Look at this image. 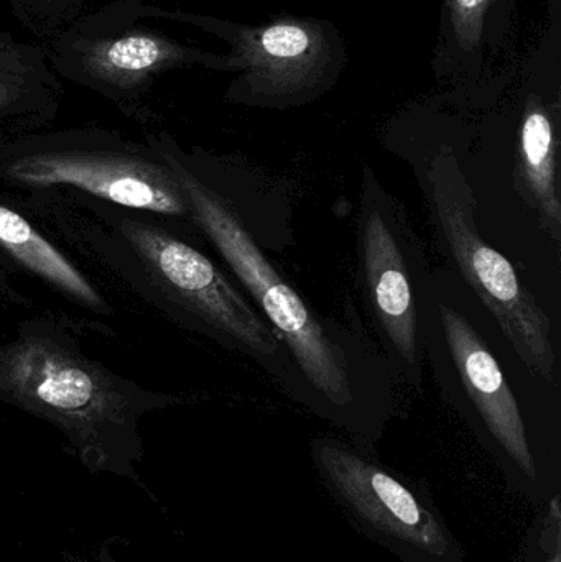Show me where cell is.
Instances as JSON below:
<instances>
[{
	"label": "cell",
	"instance_id": "6da1fadb",
	"mask_svg": "<svg viewBox=\"0 0 561 562\" xmlns=\"http://www.w3.org/2000/svg\"><path fill=\"white\" fill-rule=\"evenodd\" d=\"M144 138L173 171L201 240L216 250L285 347L293 402L375 456L395 413V379L378 347L362 330L316 313L270 262L210 155L187 150L168 132Z\"/></svg>",
	"mask_w": 561,
	"mask_h": 562
},
{
	"label": "cell",
	"instance_id": "7a4b0ae2",
	"mask_svg": "<svg viewBox=\"0 0 561 562\" xmlns=\"http://www.w3.org/2000/svg\"><path fill=\"white\" fill-rule=\"evenodd\" d=\"M5 194L92 273L181 329L253 360L292 400L285 347L239 284L200 249V243L160 217L85 194Z\"/></svg>",
	"mask_w": 561,
	"mask_h": 562
},
{
	"label": "cell",
	"instance_id": "3957f363",
	"mask_svg": "<svg viewBox=\"0 0 561 562\" xmlns=\"http://www.w3.org/2000/svg\"><path fill=\"white\" fill-rule=\"evenodd\" d=\"M88 327L63 317H26L0 344V403L48 423L91 474H112L142 487L141 422L190 403V396L147 389L92 359Z\"/></svg>",
	"mask_w": 561,
	"mask_h": 562
},
{
	"label": "cell",
	"instance_id": "277c9868",
	"mask_svg": "<svg viewBox=\"0 0 561 562\" xmlns=\"http://www.w3.org/2000/svg\"><path fill=\"white\" fill-rule=\"evenodd\" d=\"M473 301L451 270H434L425 360H430L441 400L463 419L507 485L540 507L561 494L559 459L534 438L500 359L474 319Z\"/></svg>",
	"mask_w": 561,
	"mask_h": 562
},
{
	"label": "cell",
	"instance_id": "5b68a950",
	"mask_svg": "<svg viewBox=\"0 0 561 562\" xmlns=\"http://www.w3.org/2000/svg\"><path fill=\"white\" fill-rule=\"evenodd\" d=\"M0 190L68 191L168 221L201 243L173 171L147 140L102 127L38 131L0 147Z\"/></svg>",
	"mask_w": 561,
	"mask_h": 562
},
{
	"label": "cell",
	"instance_id": "8992f818",
	"mask_svg": "<svg viewBox=\"0 0 561 562\" xmlns=\"http://www.w3.org/2000/svg\"><path fill=\"white\" fill-rule=\"evenodd\" d=\"M435 247L474 300L496 321L530 373L556 379L550 317L513 263L487 246L476 226V198L457 150L441 145L417 171Z\"/></svg>",
	"mask_w": 561,
	"mask_h": 562
},
{
	"label": "cell",
	"instance_id": "52a82bcc",
	"mask_svg": "<svg viewBox=\"0 0 561 562\" xmlns=\"http://www.w3.org/2000/svg\"><path fill=\"white\" fill-rule=\"evenodd\" d=\"M358 288L395 382L424 386L425 330L434 270L404 204L362 171L356 220Z\"/></svg>",
	"mask_w": 561,
	"mask_h": 562
},
{
	"label": "cell",
	"instance_id": "ba28073f",
	"mask_svg": "<svg viewBox=\"0 0 561 562\" xmlns=\"http://www.w3.org/2000/svg\"><path fill=\"white\" fill-rule=\"evenodd\" d=\"M310 449L323 487L359 533L402 562H464L425 485L339 439L315 438Z\"/></svg>",
	"mask_w": 561,
	"mask_h": 562
},
{
	"label": "cell",
	"instance_id": "9c48e42d",
	"mask_svg": "<svg viewBox=\"0 0 561 562\" xmlns=\"http://www.w3.org/2000/svg\"><path fill=\"white\" fill-rule=\"evenodd\" d=\"M150 15L193 23L231 46L240 63L227 88L234 104L290 109L310 104L335 88L348 63L345 42L335 23L282 16L263 25H243L184 12Z\"/></svg>",
	"mask_w": 561,
	"mask_h": 562
},
{
	"label": "cell",
	"instance_id": "30bf717a",
	"mask_svg": "<svg viewBox=\"0 0 561 562\" xmlns=\"http://www.w3.org/2000/svg\"><path fill=\"white\" fill-rule=\"evenodd\" d=\"M52 42L53 68L59 76L109 99L128 119L148 124L147 99L155 79L187 66L239 72L236 56L216 55L183 45L164 33L122 25L119 10L78 19Z\"/></svg>",
	"mask_w": 561,
	"mask_h": 562
},
{
	"label": "cell",
	"instance_id": "8fae6325",
	"mask_svg": "<svg viewBox=\"0 0 561 562\" xmlns=\"http://www.w3.org/2000/svg\"><path fill=\"white\" fill-rule=\"evenodd\" d=\"M40 294L55 316L61 317L52 304L56 297L63 313L86 324L92 334L114 336L117 311L98 280L0 191V307L42 310Z\"/></svg>",
	"mask_w": 561,
	"mask_h": 562
},
{
	"label": "cell",
	"instance_id": "7c38bea8",
	"mask_svg": "<svg viewBox=\"0 0 561 562\" xmlns=\"http://www.w3.org/2000/svg\"><path fill=\"white\" fill-rule=\"evenodd\" d=\"M559 111L540 95L530 94L524 108L517 148V188L543 229L557 244L561 240L559 173Z\"/></svg>",
	"mask_w": 561,
	"mask_h": 562
},
{
	"label": "cell",
	"instance_id": "4fadbf2b",
	"mask_svg": "<svg viewBox=\"0 0 561 562\" xmlns=\"http://www.w3.org/2000/svg\"><path fill=\"white\" fill-rule=\"evenodd\" d=\"M61 86L46 58L0 69V147L55 121Z\"/></svg>",
	"mask_w": 561,
	"mask_h": 562
},
{
	"label": "cell",
	"instance_id": "5bb4252c",
	"mask_svg": "<svg viewBox=\"0 0 561 562\" xmlns=\"http://www.w3.org/2000/svg\"><path fill=\"white\" fill-rule=\"evenodd\" d=\"M509 0H445L440 52L445 69L470 71L483 65L487 46H496Z\"/></svg>",
	"mask_w": 561,
	"mask_h": 562
},
{
	"label": "cell",
	"instance_id": "9a60e30c",
	"mask_svg": "<svg viewBox=\"0 0 561 562\" xmlns=\"http://www.w3.org/2000/svg\"><path fill=\"white\" fill-rule=\"evenodd\" d=\"M26 29L45 40L61 35L79 19L86 0H9Z\"/></svg>",
	"mask_w": 561,
	"mask_h": 562
},
{
	"label": "cell",
	"instance_id": "2e32d148",
	"mask_svg": "<svg viewBox=\"0 0 561 562\" xmlns=\"http://www.w3.org/2000/svg\"><path fill=\"white\" fill-rule=\"evenodd\" d=\"M561 494L540 505L520 562H561Z\"/></svg>",
	"mask_w": 561,
	"mask_h": 562
}]
</instances>
